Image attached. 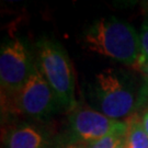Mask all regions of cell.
<instances>
[{
  "label": "cell",
  "mask_w": 148,
  "mask_h": 148,
  "mask_svg": "<svg viewBox=\"0 0 148 148\" xmlns=\"http://www.w3.org/2000/svg\"><path fill=\"white\" fill-rule=\"evenodd\" d=\"M87 49L125 65L138 64L140 40L136 30L114 16L95 22L84 37Z\"/></svg>",
  "instance_id": "obj_1"
},
{
  "label": "cell",
  "mask_w": 148,
  "mask_h": 148,
  "mask_svg": "<svg viewBox=\"0 0 148 148\" xmlns=\"http://www.w3.org/2000/svg\"><path fill=\"white\" fill-rule=\"evenodd\" d=\"M142 91L122 69L106 68L95 76L93 99L101 113L120 121L130 117L140 101Z\"/></svg>",
  "instance_id": "obj_2"
},
{
  "label": "cell",
  "mask_w": 148,
  "mask_h": 148,
  "mask_svg": "<svg viewBox=\"0 0 148 148\" xmlns=\"http://www.w3.org/2000/svg\"><path fill=\"white\" fill-rule=\"evenodd\" d=\"M38 69L51 86L58 104L74 110L75 79L67 53L58 43L43 40L38 43Z\"/></svg>",
  "instance_id": "obj_3"
},
{
  "label": "cell",
  "mask_w": 148,
  "mask_h": 148,
  "mask_svg": "<svg viewBox=\"0 0 148 148\" xmlns=\"http://www.w3.org/2000/svg\"><path fill=\"white\" fill-rule=\"evenodd\" d=\"M34 65L27 45L20 38L2 44L0 52V82L2 92L16 98L27 81Z\"/></svg>",
  "instance_id": "obj_4"
},
{
  "label": "cell",
  "mask_w": 148,
  "mask_h": 148,
  "mask_svg": "<svg viewBox=\"0 0 148 148\" xmlns=\"http://www.w3.org/2000/svg\"><path fill=\"white\" fill-rule=\"evenodd\" d=\"M14 103L18 111L33 119H43L54 112L58 103L57 99L36 65L25 85L16 95Z\"/></svg>",
  "instance_id": "obj_5"
},
{
  "label": "cell",
  "mask_w": 148,
  "mask_h": 148,
  "mask_svg": "<svg viewBox=\"0 0 148 148\" xmlns=\"http://www.w3.org/2000/svg\"><path fill=\"white\" fill-rule=\"evenodd\" d=\"M69 127L75 139L93 143L109 135H125V122L110 119L91 109H74L69 116Z\"/></svg>",
  "instance_id": "obj_6"
},
{
  "label": "cell",
  "mask_w": 148,
  "mask_h": 148,
  "mask_svg": "<svg viewBox=\"0 0 148 148\" xmlns=\"http://www.w3.org/2000/svg\"><path fill=\"white\" fill-rule=\"evenodd\" d=\"M7 148H46L47 142L44 133L31 124H21L12 128L5 137Z\"/></svg>",
  "instance_id": "obj_7"
},
{
  "label": "cell",
  "mask_w": 148,
  "mask_h": 148,
  "mask_svg": "<svg viewBox=\"0 0 148 148\" xmlns=\"http://www.w3.org/2000/svg\"><path fill=\"white\" fill-rule=\"evenodd\" d=\"M126 125V133L124 135L125 148H148V134L144 128L142 120L131 115Z\"/></svg>",
  "instance_id": "obj_8"
},
{
  "label": "cell",
  "mask_w": 148,
  "mask_h": 148,
  "mask_svg": "<svg viewBox=\"0 0 148 148\" xmlns=\"http://www.w3.org/2000/svg\"><path fill=\"white\" fill-rule=\"evenodd\" d=\"M139 40H140V55L138 59L137 68L148 62V19L145 20L142 25L140 33H139Z\"/></svg>",
  "instance_id": "obj_9"
},
{
  "label": "cell",
  "mask_w": 148,
  "mask_h": 148,
  "mask_svg": "<svg viewBox=\"0 0 148 148\" xmlns=\"http://www.w3.org/2000/svg\"><path fill=\"white\" fill-rule=\"evenodd\" d=\"M138 70L143 74L144 78H145V81H146L147 87H148V62L147 63L143 64L142 66H139V67H138Z\"/></svg>",
  "instance_id": "obj_10"
},
{
  "label": "cell",
  "mask_w": 148,
  "mask_h": 148,
  "mask_svg": "<svg viewBox=\"0 0 148 148\" xmlns=\"http://www.w3.org/2000/svg\"><path fill=\"white\" fill-rule=\"evenodd\" d=\"M142 123H143V126H144V128H145L146 133L148 134V111L144 114L143 119H142Z\"/></svg>",
  "instance_id": "obj_11"
},
{
  "label": "cell",
  "mask_w": 148,
  "mask_h": 148,
  "mask_svg": "<svg viewBox=\"0 0 148 148\" xmlns=\"http://www.w3.org/2000/svg\"><path fill=\"white\" fill-rule=\"evenodd\" d=\"M66 148H88V146H80V145H68Z\"/></svg>",
  "instance_id": "obj_12"
},
{
  "label": "cell",
  "mask_w": 148,
  "mask_h": 148,
  "mask_svg": "<svg viewBox=\"0 0 148 148\" xmlns=\"http://www.w3.org/2000/svg\"><path fill=\"white\" fill-rule=\"evenodd\" d=\"M145 5V8H147V10H148V1L147 2H145V5Z\"/></svg>",
  "instance_id": "obj_13"
},
{
  "label": "cell",
  "mask_w": 148,
  "mask_h": 148,
  "mask_svg": "<svg viewBox=\"0 0 148 148\" xmlns=\"http://www.w3.org/2000/svg\"><path fill=\"white\" fill-rule=\"evenodd\" d=\"M88 148H90V147H88Z\"/></svg>",
  "instance_id": "obj_14"
}]
</instances>
